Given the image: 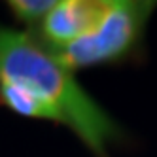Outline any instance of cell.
<instances>
[{
    "label": "cell",
    "mask_w": 157,
    "mask_h": 157,
    "mask_svg": "<svg viewBox=\"0 0 157 157\" xmlns=\"http://www.w3.org/2000/svg\"><path fill=\"white\" fill-rule=\"evenodd\" d=\"M0 82L36 93L57 108L93 153L104 157L106 142L117 134L100 106L76 83L72 74L44 51L27 32L0 27Z\"/></svg>",
    "instance_id": "1"
},
{
    "label": "cell",
    "mask_w": 157,
    "mask_h": 157,
    "mask_svg": "<svg viewBox=\"0 0 157 157\" xmlns=\"http://www.w3.org/2000/svg\"><path fill=\"white\" fill-rule=\"evenodd\" d=\"M151 8L153 2L112 0L110 10L95 30L64 48L49 49L48 53L68 72L117 59L138 40Z\"/></svg>",
    "instance_id": "2"
},
{
    "label": "cell",
    "mask_w": 157,
    "mask_h": 157,
    "mask_svg": "<svg viewBox=\"0 0 157 157\" xmlns=\"http://www.w3.org/2000/svg\"><path fill=\"white\" fill-rule=\"evenodd\" d=\"M112 2V0H110ZM108 0H64L44 17L42 34L49 49L64 48L98 27L110 10Z\"/></svg>",
    "instance_id": "3"
},
{
    "label": "cell",
    "mask_w": 157,
    "mask_h": 157,
    "mask_svg": "<svg viewBox=\"0 0 157 157\" xmlns=\"http://www.w3.org/2000/svg\"><path fill=\"white\" fill-rule=\"evenodd\" d=\"M0 100H2L8 108H12L13 112H17L21 116L64 123L63 114L53 104H49L48 100H44L36 93L29 91L25 87H19L15 83L0 82Z\"/></svg>",
    "instance_id": "4"
},
{
    "label": "cell",
    "mask_w": 157,
    "mask_h": 157,
    "mask_svg": "<svg viewBox=\"0 0 157 157\" xmlns=\"http://www.w3.org/2000/svg\"><path fill=\"white\" fill-rule=\"evenodd\" d=\"M55 4L57 2L53 0H13L10 2L13 13L25 23H36L38 19L46 17Z\"/></svg>",
    "instance_id": "5"
}]
</instances>
